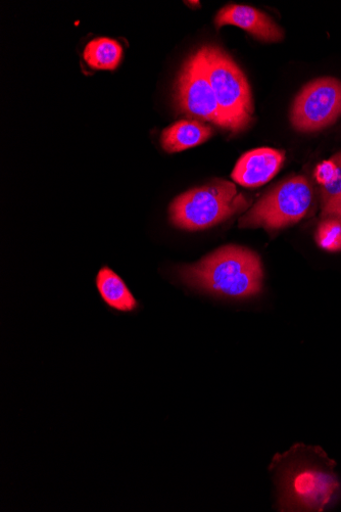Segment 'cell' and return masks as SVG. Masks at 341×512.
Segmentation results:
<instances>
[{
  "instance_id": "5b68a950",
  "label": "cell",
  "mask_w": 341,
  "mask_h": 512,
  "mask_svg": "<svg viewBox=\"0 0 341 512\" xmlns=\"http://www.w3.org/2000/svg\"><path fill=\"white\" fill-rule=\"evenodd\" d=\"M313 197L312 185L306 177H291L278 184L243 215L239 219V227L275 230L296 224L309 213Z\"/></svg>"
},
{
  "instance_id": "4fadbf2b",
  "label": "cell",
  "mask_w": 341,
  "mask_h": 512,
  "mask_svg": "<svg viewBox=\"0 0 341 512\" xmlns=\"http://www.w3.org/2000/svg\"><path fill=\"white\" fill-rule=\"evenodd\" d=\"M316 241L320 248L329 252L341 251V221L325 218L319 225Z\"/></svg>"
},
{
  "instance_id": "8992f818",
  "label": "cell",
  "mask_w": 341,
  "mask_h": 512,
  "mask_svg": "<svg viewBox=\"0 0 341 512\" xmlns=\"http://www.w3.org/2000/svg\"><path fill=\"white\" fill-rule=\"evenodd\" d=\"M174 102L181 114L233 131L218 104L198 52L188 57L177 75Z\"/></svg>"
},
{
  "instance_id": "2e32d148",
  "label": "cell",
  "mask_w": 341,
  "mask_h": 512,
  "mask_svg": "<svg viewBox=\"0 0 341 512\" xmlns=\"http://www.w3.org/2000/svg\"><path fill=\"white\" fill-rule=\"evenodd\" d=\"M322 217L324 219L334 218L341 221V192L336 198L322 208Z\"/></svg>"
},
{
  "instance_id": "52a82bcc",
  "label": "cell",
  "mask_w": 341,
  "mask_h": 512,
  "mask_svg": "<svg viewBox=\"0 0 341 512\" xmlns=\"http://www.w3.org/2000/svg\"><path fill=\"white\" fill-rule=\"evenodd\" d=\"M341 116V81L316 79L299 93L290 113L292 126L300 132H315L334 124Z\"/></svg>"
},
{
  "instance_id": "277c9868",
  "label": "cell",
  "mask_w": 341,
  "mask_h": 512,
  "mask_svg": "<svg viewBox=\"0 0 341 512\" xmlns=\"http://www.w3.org/2000/svg\"><path fill=\"white\" fill-rule=\"evenodd\" d=\"M197 52L233 132L245 130L250 126L254 114L252 90L245 73L217 45L202 46Z\"/></svg>"
},
{
  "instance_id": "5bb4252c",
  "label": "cell",
  "mask_w": 341,
  "mask_h": 512,
  "mask_svg": "<svg viewBox=\"0 0 341 512\" xmlns=\"http://www.w3.org/2000/svg\"><path fill=\"white\" fill-rule=\"evenodd\" d=\"M337 164V172L333 180L322 186L321 189V204L322 208L330 201L336 198L341 192V152L332 157Z\"/></svg>"
},
{
  "instance_id": "7a4b0ae2",
  "label": "cell",
  "mask_w": 341,
  "mask_h": 512,
  "mask_svg": "<svg viewBox=\"0 0 341 512\" xmlns=\"http://www.w3.org/2000/svg\"><path fill=\"white\" fill-rule=\"evenodd\" d=\"M179 276L189 288L222 298L247 299L261 293L264 272L256 253L227 246L196 264L180 268Z\"/></svg>"
},
{
  "instance_id": "7c38bea8",
  "label": "cell",
  "mask_w": 341,
  "mask_h": 512,
  "mask_svg": "<svg viewBox=\"0 0 341 512\" xmlns=\"http://www.w3.org/2000/svg\"><path fill=\"white\" fill-rule=\"evenodd\" d=\"M122 56L121 44L107 37L95 38L88 42L83 54L84 60L90 68L109 71L118 68Z\"/></svg>"
},
{
  "instance_id": "6da1fadb",
  "label": "cell",
  "mask_w": 341,
  "mask_h": 512,
  "mask_svg": "<svg viewBox=\"0 0 341 512\" xmlns=\"http://www.w3.org/2000/svg\"><path fill=\"white\" fill-rule=\"evenodd\" d=\"M334 467L319 447L297 444L276 454L269 470L277 489V511H324L340 493Z\"/></svg>"
},
{
  "instance_id": "9a60e30c",
  "label": "cell",
  "mask_w": 341,
  "mask_h": 512,
  "mask_svg": "<svg viewBox=\"0 0 341 512\" xmlns=\"http://www.w3.org/2000/svg\"><path fill=\"white\" fill-rule=\"evenodd\" d=\"M337 172V164L333 158L320 163L315 170V178L321 185L329 184L335 177Z\"/></svg>"
},
{
  "instance_id": "30bf717a",
  "label": "cell",
  "mask_w": 341,
  "mask_h": 512,
  "mask_svg": "<svg viewBox=\"0 0 341 512\" xmlns=\"http://www.w3.org/2000/svg\"><path fill=\"white\" fill-rule=\"evenodd\" d=\"M213 133L212 127L198 120H181L163 131L161 143L167 153H179L206 143Z\"/></svg>"
},
{
  "instance_id": "8fae6325",
  "label": "cell",
  "mask_w": 341,
  "mask_h": 512,
  "mask_svg": "<svg viewBox=\"0 0 341 512\" xmlns=\"http://www.w3.org/2000/svg\"><path fill=\"white\" fill-rule=\"evenodd\" d=\"M96 287L104 302L117 311L132 312L138 306L123 279L108 267L97 274Z\"/></svg>"
},
{
  "instance_id": "9c48e42d",
  "label": "cell",
  "mask_w": 341,
  "mask_h": 512,
  "mask_svg": "<svg viewBox=\"0 0 341 512\" xmlns=\"http://www.w3.org/2000/svg\"><path fill=\"white\" fill-rule=\"evenodd\" d=\"M215 24L219 29L236 26L263 42H279L284 38L283 30L268 15L249 6L224 7L217 14Z\"/></svg>"
},
{
  "instance_id": "3957f363",
  "label": "cell",
  "mask_w": 341,
  "mask_h": 512,
  "mask_svg": "<svg viewBox=\"0 0 341 512\" xmlns=\"http://www.w3.org/2000/svg\"><path fill=\"white\" fill-rule=\"evenodd\" d=\"M248 207L235 184L219 179L177 197L169 214L176 227L196 231L218 225Z\"/></svg>"
},
{
  "instance_id": "ba28073f",
  "label": "cell",
  "mask_w": 341,
  "mask_h": 512,
  "mask_svg": "<svg viewBox=\"0 0 341 512\" xmlns=\"http://www.w3.org/2000/svg\"><path fill=\"white\" fill-rule=\"evenodd\" d=\"M284 160L285 154L279 150L262 148L250 151L238 160L232 178L245 188H258L279 172Z\"/></svg>"
}]
</instances>
